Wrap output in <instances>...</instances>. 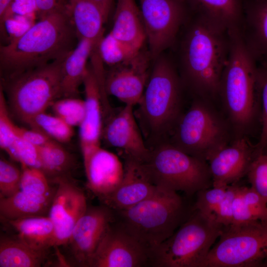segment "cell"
Here are the masks:
<instances>
[{"mask_svg": "<svg viewBox=\"0 0 267 267\" xmlns=\"http://www.w3.org/2000/svg\"><path fill=\"white\" fill-rule=\"evenodd\" d=\"M78 41L69 11L55 12L40 18L21 36L0 45L3 80L65 59Z\"/></svg>", "mask_w": 267, "mask_h": 267, "instance_id": "1", "label": "cell"}, {"mask_svg": "<svg viewBox=\"0 0 267 267\" xmlns=\"http://www.w3.org/2000/svg\"><path fill=\"white\" fill-rule=\"evenodd\" d=\"M186 30L180 57L184 82L204 98L216 97L229 56L228 31L197 13Z\"/></svg>", "mask_w": 267, "mask_h": 267, "instance_id": "2", "label": "cell"}, {"mask_svg": "<svg viewBox=\"0 0 267 267\" xmlns=\"http://www.w3.org/2000/svg\"><path fill=\"white\" fill-rule=\"evenodd\" d=\"M228 33L229 53L218 95L222 99L233 126L242 132L253 123L257 113L259 100L258 65L245 46L239 29L229 30Z\"/></svg>", "mask_w": 267, "mask_h": 267, "instance_id": "3", "label": "cell"}, {"mask_svg": "<svg viewBox=\"0 0 267 267\" xmlns=\"http://www.w3.org/2000/svg\"><path fill=\"white\" fill-rule=\"evenodd\" d=\"M114 212L116 223L145 247L151 256L184 222L186 215L184 202L177 192L158 187L152 195L140 203Z\"/></svg>", "mask_w": 267, "mask_h": 267, "instance_id": "4", "label": "cell"}, {"mask_svg": "<svg viewBox=\"0 0 267 267\" xmlns=\"http://www.w3.org/2000/svg\"><path fill=\"white\" fill-rule=\"evenodd\" d=\"M139 105L138 115L146 135L158 139L178 116L181 80L172 63L158 58Z\"/></svg>", "mask_w": 267, "mask_h": 267, "instance_id": "5", "label": "cell"}, {"mask_svg": "<svg viewBox=\"0 0 267 267\" xmlns=\"http://www.w3.org/2000/svg\"><path fill=\"white\" fill-rule=\"evenodd\" d=\"M152 182L157 187L192 195L213 185L207 161L190 155L172 143H161L151 149L142 163Z\"/></svg>", "mask_w": 267, "mask_h": 267, "instance_id": "6", "label": "cell"}, {"mask_svg": "<svg viewBox=\"0 0 267 267\" xmlns=\"http://www.w3.org/2000/svg\"><path fill=\"white\" fill-rule=\"evenodd\" d=\"M223 226L195 210L168 239L152 253L150 266L200 267Z\"/></svg>", "mask_w": 267, "mask_h": 267, "instance_id": "7", "label": "cell"}, {"mask_svg": "<svg viewBox=\"0 0 267 267\" xmlns=\"http://www.w3.org/2000/svg\"><path fill=\"white\" fill-rule=\"evenodd\" d=\"M58 60L3 80L1 85L15 115L28 124L61 97L62 67Z\"/></svg>", "mask_w": 267, "mask_h": 267, "instance_id": "8", "label": "cell"}, {"mask_svg": "<svg viewBox=\"0 0 267 267\" xmlns=\"http://www.w3.org/2000/svg\"><path fill=\"white\" fill-rule=\"evenodd\" d=\"M200 267H267V222L223 227Z\"/></svg>", "mask_w": 267, "mask_h": 267, "instance_id": "9", "label": "cell"}, {"mask_svg": "<svg viewBox=\"0 0 267 267\" xmlns=\"http://www.w3.org/2000/svg\"><path fill=\"white\" fill-rule=\"evenodd\" d=\"M173 144L185 153L207 161L227 143L225 126L203 100H196L178 120Z\"/></svg>", "mask_w": 267, "mask_h": 267, "instance_id": "10", "label": "cell"}, {"mask_svg": "<svg viewBox=\"0 0 267 267\" xmlns=\"http://www.w3.org/2000/svg\"><path fill=\"white\" fill-rule=\"evenodd\" d=\"M150 57L157 59L175 42L185 21V1L139 0Z\"/></svg>", "mask_w": 267, "mask_h": 267, "instance_id": "11", "label": "cell"}, {"mask_svg": "<svg viewBox=\"0 0 267 267\" xmlns=\"http://www.w3.org/2000/svg\"><path fill=\"white\" fill-rule=\"evenodd\" d=\"M151 254L117 223L110 225L88 262L90 267L150 266Z\"/></svg>", "mask_w": 267, "mask_h": 267, "instance_id": "12", "label": "cell"}, {"mask_svg": "<svg viewBox=\"0 0 267 267\" xmlns=\"http://www.w3.org/2000/svg\"><path fill=\"white\" fill-rule=\"evenodd\" d=\"M57 188L48 212L54 228V246L67 243L71 232L88 206L84 192L73 182L56 178Z\"/></svg>", "mask_w": 267, "mask_h": 267, "instance_id": "13", "label": "cell"}, {"mask_svg": "<svg viewBox=\"0 0 267 267\" xmlns=\"http://www.w3.org/2000/svg\"><path fill=\"white\" fill-rule=\"evenodd\" d=\"M255 145L244 137H239L211 153L207 159L212 178L213 186H226L236 183L246 176L257 154Z\"/></svg>", "mask_w": 267, "mask_h": 267, "instance_id": "14", "label": "cell"}, {"mask_svg": "<svg viewBox=\"0 0 267 267\" xmlns=\"http://www.w3.org/2000/svg\"><path fill=\"white\" fill-rule=\"evenodd\" d=\"M115 221L114 212L105 205L88 207L67 242L79 264L87 267L108 227Z\"/></svg>", "mask_w": 267, "mask_h": 267, "instance_id": "15", "label": "cell"}, {"mask_svg": "<svg viewBox=\"0 0 267 267\" xmlns=\"http://www.w3.org/2000/svg\"><path fill=\"white\" fill-rule=\"evenodd\" d=\"M135 118L134 106L125 105L109 120L102 135L109 146L121 149L127 157L143 163L151 149L143 139Z\"/></svg>", "mask_w": 267, "mask_h": 267, "instance_id": "16", "label": "cell"}, {"mask_svg": "<svg viewBox=\"0 0 267 267\" xmlns=\"http://www.w3.org/2000/svg\"><path fill=\"white\" fill-rule=\"evenodd\" d=\"M147 68V59L140 52L130 61L112 67L105 76L107 95L115 97L125 105H137L144 91Z\"/></svg>", "mask_w": 267, "mask_h": 267, "instance_id": "17", "label": "cell"}, {"mask_svg": "<svg viewBox=\"0 0 267 267\" xmlns=\"http://www.w3.org/2000/svg\"><path fill=\"white\" fill-rule=\"evenodd\" d=\"M82 155L88 188L99 199L114 191L125 173L119 157L100 146Z\"/></svg>", "mask_w": 267, "mask_h": 267, "instance_id": "18", "label": "cell"}, {"mask_svg": "<svg viewBox=\"0 0 267 267\" xmlns=\"http://www.w3.org/2000/svg\"><path fill=\"white\" fill-rule=\"evenodd\" d=\"M123 180L110 194L100 198L114 211L130 208L152 195L157 187L151 181L142 163L127 157Z\"/></svg>", "mask_w": 267, "mask_h": 267, "instance_id": "19", "label": "cell"}, {"mask_svg": "<svg viewBox=\"0 0 267 267\" xmlns=\"http://www.w3.org/2000/svg\"><path fill=\"white\" fill-rule=\"evenodd\" d=\"M83 84L85 92V115L79 126L82 153L100 146L102 134V97L99 82L91 67L89 66Z\"/></svg>", "mask_w": 267, "mask_h": 267, "instance_id": "20", "label": "cell"}, {"mask_svg": "<svg viewBox=\"0 0 267 267\" xmlns=\"http://www.w3.org/2000/svg\"><path fill=\"white\" fill-rule=\"evenodd\" d=\"M239 31L257 63L267 65V0H243Z\"/></svg>", "mask_w": 267, "mask_h": 267, "instance_id": "21", "label": "cell"}, {"mask_svg": "<svg viewBox=\"0 0 267 267\" xmlns=\"http://www.w3.org/2000/svg\"><path fill=\"white\" fill-rule=\"evenodd\" d=\"M110 32L120 42L140 51L146 35L140 9L135 0H117Z\"/></svg>", "mask_w": 267, "mask_h": 267, "instance_id": "22", "label": "cell"}, {"mask_svg": "<svg viewBox=\"0 0 267 267\" xmlns=\"http://www.w3.org/2000/svg\"><path fill=\"white\" fill-rule=\"evenodd\" d=\"M69 14L79 40L90 41L96 49L103 37L107 19L101 8L91 0H68Z\"/></svg>", "mask_w": 267, "mask_h": 267, "instance_id": "23", "label": "cell"}, {"mask_svg": "<svg viewBox=\"0 0 267 267\" xmlns=\"http://www.w3.org/2000/svg\"><path fill=\"white\" fill-rule=\"evenodd\" d=\"M98 50L89 40L80 39L62 63L61 97H76L87 73V61L93 51Z\"/></svg>", "mask_w": 267, "mask_h": 267, "instance_id": "24", "label": "cell"}, {"mask_svg": "<svg viewBox=\"0 0 267 267\" xmlns=\"http://www.w3.org/2000/svg\"><path fill=\"white\" fill-rule=\"evenodd\" d=\"M196 13L227 30L240 29L243 0H188Z\"/></svg>", "mask_w": 267, "mask_h": 267, "instance_id": "25", "label": "cell"}, {"mask_svg": "<svg viewBox=\"0 0 267 267\" xmlns=\"http://www.w3.org/2000/svg\"><path fill=\"white\" fill-rule=\"evenodd\" d=\"M53 197L39 196L20 190L10 197H0V216L7 221L45 216Z\"/></svg>", "mask_w": 267, "mask_h": 267, "instance_id": "26", "label": "cell"}, {"mask_svg": "<svg viewBox=\"0 0 267 267\" xmlns=\"http://www.w3.org/2000/svg\"><path fill=\"white\" fill-rule=\"evenodd\" d=\"M20 240L38 250H47L54 246V228L49 217L45 216L8 221Z\"/></svg>", "mask_w": 267, "mask_h": 267, "instance_id": "27", "label": "cell"}, {"mask_svg": "<svg viewBox=\"0 0 267 267\" xmlns=\"http://www.w3.org/2000/svg\"><path fill=\"white\" fill-rule=\"evenodd\" d=\"M47 251L34 248L18 237L1 236L0 267H41L46 259Z\"/></svg>", "mask_w": 267, "mask_h": 267, "instance_id": "28", "label": "cell"}, {"mask_svg": "<svg viewBox=\"0 0 267 267\" xmlns=\"http://www.w3.org/2000/svg\"><path fill=\"white\" fill-rule=\"evenodd\" d=\"M39 150L41 170L46 175L55 176L57 178L70 168L72 158L59 142L51 140L39 147Z\"/></svg>", "mask_w": 267, "mask_h": 267, "instance_id": "29", "label": "cell"}, {"mask_svg": "<svg viewBox=\"0 0 267 267\" xmlns=\"http://www.w3.org/2000/svg\"><path fill=\"white\" fill-rule=\"evenodd\" d=\"M28 125L58 142H68L74 134L72 127L58 116L45 112L35 116Z\"/></svg>", "mask_w": 267, "mask_h": 267, "instance_id": "30", "label": "cell"}, {"mask_svg": "<svg viewBox=\"0 0 267 267\" xmlns=\"http://www.w3.org/2000/svg\"><path fill=\"white\" fill-rule=\"evenodd\" d=\"M98 52L103 63L112 67L130 61L140 51L120 42L109 32L101 40Z\"/></svg>", "mask_w": 267, "mask_h": 267, "instance_id": "31", "label": "cell"}, {"mask_svg": "<svg viewBox=\"0 0 267 267\" xmlns=\"http://www.w3.org/2000/svg\"><path fill=\"white\" fill-rule=\"evenodd\" d=\"M20 190L33 195L53 196L45 174L41 169L21 165Z\"/></svg>", "mask_w": 267, "mask_h": 267, "instance_id": "32", "label": "cell"}, {"mask_svg": "<svg viewBox=\"0 0 267 267\" xmlns=\"http://www.w3.org/2000/svg\"><path fill=\"white\" fill-rule=\"evenodd\" d=\"M63 98L51 105L55 115L72 127H79L84 117L85 101L76 97Z\"/></svg>", "mask_w": 267, "mask_h": 267, "instance_id": "33", "label": "cell"}, {"mask_svg": "<svg viewBox=\"0 0 267 267\" xmlns=\"http://www.w3.org/2000/svg\"><path fill=\"white\" fill-rule=\"evenodd\" d=\"M14 160L21 165L36 168L41 170V163L39 147L19 136L5 151Z\"/></svg>", "mask_w": 267, "mask_h": 267, "instance_id": "34", "label": "cell"}, {"mask_svg": "<svg viewBox=\"0 0 267 267\" xmlns=\"http://www.w3.org/2000/svg\"><path fill=\"white\" fill-rule=\"evenodd\" d=\"M246 176L251 187L267 202V152L256 155Z\"/></svg>", "mask_w": 267, "mask_h": 267, "instance_id": "35", "label": "cell"}, {"mask_svg": "<svg viewBox=\"0 0 267 267\" xmlns=\"http://www.w3.org/2000/svg\"><path fill=\"white\" fill-rule=\"evenodd\" d=\"M227 187L213 186L212 188H209L198 191L194 205L195 210L216 221L215 214L224 195Z\"/></svg>", "mask_w": 267, "mask_h": 267, "instance_id": "36", "label": "cell"}, {"mask_svg": "<svg viewBox=\"0 0 267 267\" xmlns=\"http://www.w3.org/2000/svg\"><path fill=\"white\" fill-rule=\"evenodd\" d=\"M257 83L262 104V129L259 141L255 146L257 153H260L267 146V65H258Z\"/></svg>", "mask_w": 267, "mask_h": 267, "instance_id": "37", "label": "cell"}, {"mask_svg": "<svg viewBox=\"0 0 267 267\" xmlns=\"http://www.w3.org/2000/svg\"><path fill=\"white\" fill-rule=\"evenodd\" d=\"M21 170L4 159L0 160V197H10L21 187Z\"/></svg>", "mask_w": 267, "mask_h": 267, "instance_id": "38", "label": "cell"}, {"mask_svg": "<svg viewBox=\"0 0 267 267\" xmlns=\"http://www.w3.org/2000/svg\"><path fill=\"white\" fill-rule=\"evenodd\" d=\"M17 127L12 122L8 111L4 91L0 89V146L5 151L17 138Z\"/></svg>", "mask_w": 267, "mask_h": 267, "instance_id": "39", "label": "cell"}, {"mask_svg": "<svg viewBox=\"0 0 267 267\" xmlns=\"http://www.w3.org/2000/svg\"><path fill=\"white\" fill-rule=\"evenodd\" d=\"M243 200L256 221L267 222V202L251 186L241 187Z\"/></svg>", "mask_w": 267, "mask_h": 267, "instance_id": "40", "label": "cell"}, {"mask_svg": "<svg viewBox=\"0 0 267 267\" xmlns=\"http://www.w3.org/2000/svg\"><path fill=\"white\" fill-rule=\"evenodd\" d=\"M238 186L237 183L227 186L224 195L216 211L215 220L223 227L232 224L233 202Z\"/></svg>", "mask_w": 267, "mask_h": 267, "instance_id": "41", "label": "cell"}, {"mask_svg": "<svg viewBox=\"0 0 267 267\" xmlns=\"http://www.w3.org/2000/svg\"><path fill=\"white\" fill-rule=\"evenodd\" d=\"M241 187V186H238L233 200L232 222L231 225H238L259 221L255 220L246 205L242 197Z\"/></svg>", "mask_w": 267, "mask_h": 267, "instance_id": "42", "label": "cell"}, {"mask_svg": "<svg viewBox=\"0 0 267 267\" xmlns=\"http://www.w3.org/2000/svg\"><path fill=\"white\" fill-rule=\"evenodd\" d=\"M40 18L57 11H69L68 0H34Z\"/></svg>", "mask_w": 267, "mask_h": 267, "instance_id": "43", "label": "cell"}, {"mask_svg": "<svg viewBox=\"0 0 267 267\" xmlns=\"http://www.w3.org/2000/svg\"><path fill=\"white\" fill-rule=\"evenodd\" d=\"M18 136L32 143V144L41 147L53 140L43 133L32 129L17 127Z\"/></svg>", "mask_w": 267, "mask_h": 267, "instance_id": "44", "label": "cell"}, {"mask_svg": "<svg viewBox=\"0 0 267 267\" xmlns=\"http://www.w3.org/2000/svg\"><path fill=\"white\" fill-rule=\"evenodd\" d=\"M35 12L37 13L34 0H14L10 5L5 17L6 15L12 14L22 15H33Z\"/></svg>", "mask_w": 267, "mask_h": 267, "instance_id": "45", "label": "cell"}, {"mask_svg": "<svg viewBox=\"0 0 267 267\" xmlns=\"http://www.w3.org/2000/svg\"><path fill=\"white\" fill-rule=\"evenodd\" d=\"M14 0H0V27L3 24L5 16Z\"/></svg>", "mask_w": 267, "mask_h": 267, "instance_id": "46", "label": "cell"}, {"mask_svg": "<svg viewBox=\"0 0 267 267\" xmlns=\"http://www.w3.org/2000/svg\"><path fill=\"white\" fill-rule=\"evenodd\" d=\"M98 5L108 17L113 0H91Z\"/></svg>", "mask_w": 267, "mask_h": 267, "instance_id": "47", "label": "cell"}, {"mask_svg": "<svg viewBox=\"0 0 267 267\" xmlns=\"http://www.w3.org/2000/svg\"><path fill=\"white\" fill-rule=\"evenodd\" d=\"M262 151L267 152V146L265 148V149Z\"/></svg>", "mask_w": 267, "mask_h": 267, "instance_id": "48", "label": "cell"}, {"mask_svg": "<svg viewBox=\"0 0 267 267\" xmlns=\"http://www.w3.org/2000/svg\"><path fill=\"white\" fill-rule=\"evenodd\" d=\"M180 0L182 1H186V0Z\"/></svg>", "mask_w": 267, "mask_h": 267, "instance_id": "49", "label": "cell"}]
</instances>
